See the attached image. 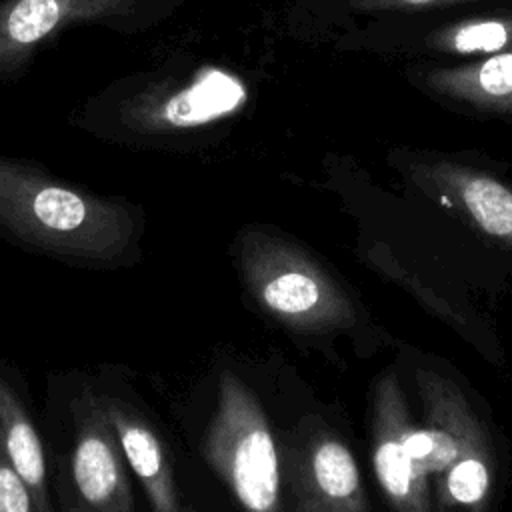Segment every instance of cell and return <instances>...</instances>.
<instances>
[{
  "label": "cell",
  "instance_id": "cell-1",
  "mask_svg": "<svg viewBox=\"0 0 512 512\" xmlns=\"http://www.w3.org/2000/svg\"><path fill=\"white\" fill-rule=\"evenodd\" d=\"M146 216L126 196L96 192L34 158L0 152V238L68 266L130 268Z\"/></svg>",
  "mask_w": 512,
  "mask_h": 512
},
{
  "label": "cell",
  "instance_id": "cell-2",
  "mask_svg": "<svg viewBox=\"0 0 512 512\" xmlns=\"http://www.w3.org/2000/svg\"><path fill=\"white\" fill-rule=\"evenodd\" d=\"M248 102V88L216 64L176 62L118 76L78 102L66 122L110 146L168 150L212 128Z\"/></svg>",
  "mask_w": 512,
  "mask_h": 512
},
{
  "label": "cell",
  "instance_id": "cell-3",
  "mask_svg": "<svg viewBox=\"0 0 512 512\" xmlns=\"http://www.w3.org/2000/svg\"><path fill=\"white\" fill-rule=\"evenodd\" d=\"M40 422L54 490L66 492L88 512H136L132 474L90 372H52Z\"/></svg>",
  "mask_w": 512,
  "mask_h": 512
},
{
  "label": "cell",
  "instance_id": "cell-4",
  "mask_svg": "<svg viewBox=\"0 0 512 512\" xmlns=\"http://www.w3.org/2000/svg\"><path fill=\"white\" fill-rule=\"evenodd\" d=\"M426 426H412L408 448L416 466L438 482L444 512H486L494 480L490 438L462 390L434 370L416 372Z\"/></svg>",
  "mask_w": 512,
  "mask_h": 512
},
{
  "label": "cell",
  "instance_id": "cell-5",
  "mask_svg": "<svg viewBox=\"0 0 512 512\" xmlns=\"http://www.w3.org/2000/svg\"><path fill=\"white\" fill-rule=\"evenodd\" d=\"M238 268L264 312L298 332H332L356 322V306L338 280L302 246L248 228L238 238Z\"/></svg>",
  "mask_w": 512,
  "mask_h": 512
},
{
  "label": "cell",
  "instance_id": "cell-6",
  "mask_svg": "<svg viewBox=\"0 0 512 512\" xmlns=\"http://www.w3.org/2000/svg\"><path fill=\"white\" fill-rule=\"evenodd\" d=\"M200 452L244 512H282V458L270 422L232 370L218 374Z\"/></svg>",
  "mask_w": 512,
  "mask_h": 512
},
{
  "label": "cell",
  "instance_id": "cell-7",
  "mask_svg": "<svg viewBox=\"0 0 512 512\" xmlns=\"http://www.w3.org/2000/svg\"><path fill=\"white\" fill-rule=\"evenodd\" d=\"M184 0H0V86L20 82L42 52L82 26L136 36Z\"/></svg>",
  "mask_w": 512,
  "mask_h": 512
},
{
  "label": "cell",
  "instance_id": "cell-8",
  "mask_svg": "<svg viewBox=\"0 0 512 512\" xmlns=\"http://www.w3.org/2000/svg\"><path fill=\"white\" fill-rule=\"evenodd\" d=\"M90 374L124 462L140 484L150 512H186L170 448L126 370L102 364Z\"/></svg>",
  "mask_w": 512,
  "mask_h": 512
},
{
  "label": "cell",
  "instance_id": "cell-9",
  "mask_svg": "<svg viewBox=\"0 0 512 512\" xmlns=\"http://www.w3.org/2000/svg\"><path fill=\"white\" fill-rule=\"evenodd\" d=\"M284 470L292 512H368L358 464L320 420H304L286 442Z\"/></svg>",
  "mask_w": 512,
  "mask_h": 512
},
{
  "label": "cell",
  "instance_id": "cell-10",
  "mask_svg": "<svg viewBox=\"0 0 512 512\" xmlns=\"http://www.w3.org/2000/svg\"><path fill=\"white\" fill-rule=\"evenodd\" d=\"M414 422L396 372H386L372 398V462L394 512H432L428 476L416 466L408 434Z\"/></svg>",
  "mask_w": 512,
  "mask_h": 512
},
{
  "label": "cell",
  "instance_id": "cell-11",
  "mask_svg": "<svg viewBox=\"0 0 512 512\" xmlns=\"http://www.w3.org/2000/svg\"><path fill=\"white\" fill-rule=\"evenodd\" d=\"M410 178L432 198L456 208L484 236L512 248V188L456 160H424Z\"/></svg>",
  "mask_w": 512,
  "mask_h": 512
},
{
  "label": "cell",
  "instance_id": "cell-12",
  "mask_svg": "<svg viewBox=\"0 0 512 512\" xmlns=\"http://www.w3.org/2000/svg\"><path fill=\"white\" fill-rule=\"evenodd\" d=\"M0 452L24 478L44 512H58L48 446L24 374L0 358Z\"/></svg>",
  "mask_w": 512,
  "mask_h": 512
},
{
  "label": "cell",
  "instance_id": "cell-13",
  "mask_svg": "<svg viewBox=\"0 0 512 512\" xmlns=\"http://www.w3.org/2000/svg\"><path fill=\"white\" fill-rule=\"evenodd\" d=\"M424 80L450 100L478 110L512 114V46L476 62L430 68Z\"/></svg>",
  "mask_w": 512,
  "mask_h": 512
},
{
  "label": "cell",
  "instance_id": "cell-14",
  "mask_svg": "<svg viewBox=\"0 0 512 512\" xmlns=\"http://www.w3.org/2000/svg\"><path fill=\"white\" fill-rule=\"evenodd\" d=\"M436 50L450 54H496L512 46V14L470 18L438 30Z\"/></svg>",
  "mask_w": 512,
  "mask_h": 512
},
{
  "label": "cell",
  "instance_id": "cell-15",
  "mask_svg": "<svg viewBox=\"0 0 512 512\" xmlns=\"http://www.w3.org/2000/svg\"><path fill=\"white\" fill-rule=\"evenodd\" d=\"M0 512H44L24 478L0 452Z\"/></svg>",
  "mask_w": 512,
  "mask_h": 512
},
{
  "label": "cell",
  "instance_id": "cell-16",
  "mask_svg": "<svg viewBox=\"0 0 512 512\" xmlns=\"http://www.w3.org/2000/svg\"><path fill=\"white\" fill-rule=\"evenodd\" d=\"M478 0H348L358 10H416V8H438L452 4H466Z\"/></svg>",
  "mask_w": 512,
  "mask_h": 512
},
{
  "label": "cell",
  "instance_id": "cell-17",
  "mask_svg": "<svg viewBox=\"0 0 512 512\" xmlns=\"http://www.w3.org/2000/svg\"><path fill=\"white\" fill-rule=\"evenodd\" d=\"M54 498H56V506L58 512H88L84 506H80L76 500H72L66 492L62 490H54Z\"/></svg>",
  "mask_w": 512,
  "mask_h": 512
},
{
  "label": "cell",
  "instance_id": "cell-18",
  "mask_svg": "<svg viewBox=\"0 0 512 512\" xmlns=\"http://www.w3.org/2000/svg\"><path fill=\"white\" fill-rule=\"evenodd\" d=\"M186 512H196V510H194V508H190V506H188V510H186Z\"/></svg>",
  "mask_w": 512,
  "mask_h": 512
}]
</instances>
